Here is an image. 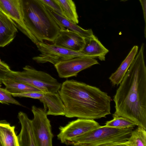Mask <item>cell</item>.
<instances>
[{
  "label": "cell",
  "mask_w": 146,
  "mask_h": 146,
  "mask_svg": "<svg viewBox=\"0 0 146 146\" xmlns=\"http://www.w3.org/2000/svg\"><path fill=\"white\" fill-rule=\"evenodd\" d=\"M144 44L127 71L114 96L113 118L128 119L146 129V66Z\"/></svg>",
  "instance_id": "obj_1"
},
{
  "label": "cell",
  "mask_w": 146,
  "mask_h": 146,
  "mask_svg": "<svg viewBox=\"0 0 146 146\" xmlns=\"http://www.w3.org/2000/svg\"><path fill=\"white\" fill-rule=\"evenodd\" d=\"M58 92L66 117L94 119L111 114V97L96 87L67 80L62 84Z\"/></svg>",
  "instance_id": "obj_2"
},
{
  "label": "cell",
  "mask_w": 146,
  "mask_h": 146,
  "mask_svg": "<svg viewBox=\"0 0 146 146\" xmlns=\"http://www.w3.org/2000/svg\"><path fill=\"white\" fill-rule=\"evenodd\" d=\"M25 25L38 42H53L60 29L46 9L38 0H21Z\"/></svg>",
  "instance_id": "obj_3"
},
{
  "label": "cell",
  "mask_w": 146,
  "mask_h": 146,
  "mask_svg": "<svg viewBox=\"0 0 146 146\" xmlns=\"http://www.w3.org/2000/svg\"><path fill=\"white\" fill-rule=\"evenodd\" d=\"M133 127L121 129L104 125L66 142L67 145L82 146H122Z\"/></svg>",
  "instance_id": "obj_4"
},
{
  "label": "cell",
  "mask_w": 146,
  "mask_h": 146,
  "mask_svg": "<svg viewBox=\"0 0 146 146\" xmlns=\"http://www.w3.org/2000/svg\"><path fill=\"white\" fill-rule=\"evenodd\" d=\"M23 69L21 71L11 70L7 72L5 78L27 84L44 93H56L60 89L62 84L49 74L29 65Z\"/></svg>",
  "instance_id": "obj_5"
},
{
  "label": "cell",
  "mask_w": 146,
  "mask_h": 146,
  "mask_svg": "<svg viewBox=\"0 0 146 146\" xmlns=\"http://www.w3.org/2000/svg\"><path fill=\"white\" fill-rule=\"evenodd\" d=\"M35 44L40 54L38 56L33 57V59L38 63L48 62L54 66L60 62L76 57L88 56L80 52L71 50L54 43L50 44L43 42H38Z\"/></svg>",
  "instance_id": "obj_6"
},
{
  "label": "cell",
  "mask_w": 146,
  "mask_h": 146,
  "mask_svg": "<svg viewBox=\"0 0 146 146\" xmlns=\"http://www.w3.org/2000/svg\"><path fill=\"white\" fill-rule=\"evenodd\" d=\"M34 116L31 120L36 146H52L54 135L46 112L44 108L32 107Z\"/></svg>",
  "instance_id": "obj_7"
},
{
  "label": "cell",
  "mask_w": 146,
  "mask_h": 146,
  "mask_svg": "<svg viewBox=\"0 0 146 146\" xmlns=\"http://www.w3.org/2000/svg\"><path fill=\"white\" fill-rule=\"evenodd\" d=\"M94 119L78 118L69 122L64 126L59 127V133L57 137L61 143L81 135L100 127Z\"/></svg>",
  "instance_id": "obj_8"
},
{
  "label": "cell",
  "mask_w": 146,
  "mask_h": 146,
  "mask_svg": "<svg viewBox=\"0 0 146 146\" xmlns=\"http://www.w3.org/2000/svg\"><path fill=\"white\" fill-rule=\"evenodd\" d=\"M13 97L29 98L37 99L43 103L47 114L54 116L64 115V106L58 92L44 93L41 91L13 94Z\"/></svg>",
  "instance_id": "obj_9"
},
{
  "label": "cell",
  "mask_w": 146,
  "mask_h": 146,
  "mask_svg": "<svg viewBox=\"0 0 146 146\" xmlns=\"http://www.w3.org/2000/svg\"><path fill=\"white\" fill-rule=\"evenodd\" d=\"M99 64L94 58L82 56L60 62L54 66L60 78H67L76 76L81 71Z\"/></svg>",
  "instance_id": "obj_10"
},
{
  "label": "cell",
  "mask_w": 146,
  "mask_h": 146,
  "mask_svg": "<svg viewBox=\"0 0 146 146\" xmlns=\"http://www.w3.org/2000/svg\"><path fill=\"white\" fill-rule=\"evenodd\" d=\"M0 11L10 18L17 28L34 44L38 42L25 25L21 0H0Z\"/></svg>",
  "instance_id": "obj_11"
},
{
  "label": "cell",
  "mask_w": 146,
  "mask_h": 146,
  "mask_svg": "<svg viewBox=\"0 0 146 146\" xmlns=\"http://www.w3.org/2000/svg\"><path fill=\"white\" fill-rule=\"evenodd\" d=\"M53 43L64 48L80 52L84 46L85 38L68 29H60L59 35Z\"/></svg>",
  "instance_id": "obj_12"
},
{
  "label": "cell",
  "mask_w": 146,
  "mask_h": 146,
  "mask_svg": "<svg viewBox=\"0 0 146 146\" xmlns=\"http://www.w3.org/2000/svg\"><path fill=\"white\" fill-rule=\"evenodd\" d=\"M18 117L21 125V131L17 136L19 146H36L31 120L22 111L19 113Z\"/></svg>",
  "instance_id": "obj_13"
},
{
  "label": "cell",
  "mask_w": 146,
  "mask_h": 146,
  "mask_svg": "<svg viewBox=\"0 0 146 146\" xmlns=\"http://www.w3.org/2000/svg\"><path fill=\"white\" fill-rule=\"evenodd\" d=\"M17 32L13 21L0 11V47H4L11 42Z\"/></svg>",
  "instance_id": "obj_14"
},
{
  "label": "cell",
  "mask_w": 146,
  "mask_h": 146,
  "mask_svg": "<svg viewBox=\"0 0 146 146\" xmlns=\"http://www.w3.org/2000/svg\"><path fill=\"white\" fill-rule=\"evenodd\" d=\"M109 52V50L94 35L85 38L84 46L80 52L88 57L97 58L101 61H104L105 56Z\"/></svg>",
  "instance_id": "obj_15"
},
{
  "label": "cell",
  "mask_w": 146,
  "mask_h": 146,
  "mask_svg": "<svg viewBox=\"0 0 146 146\" xmlns=\"http://www.w3.org/2000/svg\"><path fill=\"white\" fill-rule=\"evenodd\" d=\"M45 6L61 29L66 28L77 33L84 38L91 37L94 35L92 29H84L65 17L59 14L48 7Z\"/></svg>",
  "instance_id": "obj_16"
},
{
  "label": "cell",
  "mask_w": 146,
  "mask_h": 146,
  "mask_svg": "<svg viewBox=\"0 0 146 146\" xmlns=\"http://www.w3.org/2000/svg\"><path fill=\"white\" fill-rule=\"evenodd\" d=\"M138 46H134L117 70L109 78L113 86H118L123 80L138 52Z\"/></svg>",
  "instance_id": "obj_17"
},
{
  "label": "cell",
  "mask_w": 146,
  "mask_h": 146,
  "mask_svg": "<svg viewBox=\"0 0 146 146\" xmlns=\"http://www.w3.org/2000/svg\"><path fill=\"white\" fill-rule=\"evenodd\" d=\"M15 129L6 121H0V146H19Z\"/></svg>",
  "instance_id": "obj_18"
},
{
  "label": "cell",
  "mask_w": 146,
  "mask_h": 146,
  "mask_svg": "<svg viewBox=\"0 0 146 146\" xmlns=\"http://www.w3.org/2000/svg\"><path fill=\"white\" fill-rule=\"evenodd\" d=\"M2 83L5 86V88L11 94L41 91L38 89L27 84L9 79H3Z\"/></svg>",
  "instance_id": "obj_19"
},
{
  "label": "cell",
  "mask_w": 146,
  "mask_h": 146,
  "mask_svg": "<svg viewBox=\"0 0 146 146\" xmlns=\"http://www.w3.org/2000/svg\"><path fill=\"white\" fill-rule=\"evenodd\" d=\"M146 129L138 126L122 146H146Z\"/></svg>",
  "instance_id": "obj_20"
},
{
  "label": "cell",
  "mask_w": 146,
  "mask_h": 146,
  "mask_svg": "<svg viewBox=\"0 0 146 146\" xmlns=\"http://www.w3.org/2000/svg\"><path fill=\"white\" fill-rule=\"evenodd\" d=\"M62 9L65 16L73 22L77 24L78 17L75 4L72 0H55Z\"/></svg>",
  "instance_id": "obj_21"
},
{
  "label": "cell",
  "mask_w": 146,
  "mask_h": 146,
  "mask_svg": "<svg viewBox=\"0 0 146 146\" xmlns=\"http://www.w3.org/2000/svg\"><path fill=\"white\" fill-rule=\"evenodd\" d=\"M105 125L121 129L133 127L137 126L136 123L131 120L122 117L113 118V119L107 121Z\"/></svg>",
  "instance_id": "obj_22"
},
{
  "label": "cell",
  "mask_w": 146,
  "mask_h": 146,
  "mask_svg": "<svg viewBox=\"0 0 146 146\" xmlns=\"http://www.w3.org/2000/svg\"><path fill=\"white\" fill-rule=\"evenodd\" d=\"M2 83V82L0 81V102L7 104H11L21 106V104L19 102L12 97L11 93L5 88H1Z\"/></svg>",
  "instance_id": "obj_23"
},
{
  "label": "cell",
  "mask_w": 146,
  "mask_h": 146,
  "mask_svg": "<svg viewBox=\"0 0 146 146\" xmlns=\"http://www.w3.org/2000/svg\"><path fill=\"white\" fill-rule=\"evenodd\" d=\"M59 14L65 17L59 4L55 0H38Z\"/></svg>",
  "instance_id": "obj_24"
},
{
  "label": "cell",
  "mask_w": 146,
  "mask_h": 146,
  "mask_svg": "<svg viewBox=\"0 0 146 146\" xmlns=\"http://www.w3.org/2000/svg\"><path fill=\"white\" fill-rule=\"evenodd\" d=\"M0 70L6 72H8L11 70L7 64L1 61L0 60Z\"/></svg>",
  "instance_id": "obj_25"
},
{
  "label": "cell",
  "mask_w": 146,
  "mask_h": 146,
  "mask_svg": "<svg viewBox=\"0 0 146 146\" xmlns=\"http://www.w3.org/2000/svg\"><path fill=\"white\" fill-rule=\"evenodd\" d=\"M141 5L144 16V18L146 25V0H139Z\"/></svg>",
  "instance_id": "obj_26"
},
{
  "label": "cell",
  "mask_w": 146,
  "mask_h": 146,
  "mask_svg": "<svg viewBox=\"0 0 146 146\" xmlns=\"http://www.w3.org/2000/svg\"><path fill=\"white\" fill-rule=\"evenodd\" d=\"M7 73V72L0 70V81L2 82V80L5 78Z\"/></svg>",
  "instance_id": "obj_27"
},
{
  "label": "cell",
  "mask_w": 146,
  "mask_h": 146,
  "mask_svg": "<svg viewBox=\"0 0 146 146\" xmlns=\"http://www.w3.org/2000/svg\"><path fill=\"white\" fill-rule=\"evenodd\" d=\"M121 1H126L128 0H121Z\"/></svg>",
  "instance_id": "obj_28"
}]
</instances>
